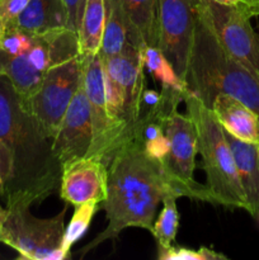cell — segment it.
<instances>
[{
	"mask_svg": "<svg viewBox=\"0 0 259 260\" xmlns=\"http://www.w3.org/2000/svg\"><path fill=\"white\" fill-rule=\"evenodd\" d=\"M36 202L24 192L7 196V208L3 213L4 241L18 251L20 259L65 260L70 254L62 249L66 207L52 218H37L29 212Z\"/></svg>",
	"mask_w": 259,
	"mask_h": 260,
	"instance_id": "5b68a950",
	"label": "cell"
},
{
	"mask_svg": "<svg viewBox=\"0 0 259 260\" xmlns=\"http://www.w3.org/2000/svg\"><path fill=\"white\" fill-rule=\"evenodd\" d=\"M216 37L231 58L259 79V33L250 17L235 8L202 0Z\"/></svg>",
	"mask_w": 259,
	"mask_h": 260,
	"instance_id": "30bf717a",
	"label": "cell"
},
{
	"mask_svg": "<svg viewBox=\"0 0 259 260\" xmlns=\"http://www.w3.org/2000/svg\"><path fill=\"white\" fill-rule=\"evenodd\" d=\"M159 260H228V256L211 249L202 248L189 249L183 246L170 245L167 248H159Z\"/></svg>",
	"mask_w": 259,
	"mask_h": 260,
	"instance_id": "603a6c76",
	"label": "cell"
},
{
	"mask_svg": "<svg viewBox=\"0 0 259 260\" xmlns=\"http://www.w3.org/2000/svg\"><path fill=\"white\" fill-rule=\"evenodd\" d=\"M168 194L180 197L164 165L135 142L122 145L108 164V189L103 202L108 226L81 249V256L116 239L127 228L151 233L157 206Z\"/></svg>",
	"mask_w": 259,
	"mask_h": 260,
	"instance_id": "6da1fadb",
	"label": "cell"
},
{
	"mask_svg": "<svg viewBox=\"0 0 259 260\" xmlns=\"http://www.w3.org/2000/svg\"><path fill=\"white\" fill-rule=\"evenodd\" d=\"M91 140L93 127L90 108L81 80L51 144L53 157L62 167V164L69 160L86 156L90 149Z\"/></svg>",
	"mask_w": 259,
	"mask_h": 260,
	"instance_id": "8fae6325",
	"label": "cell"
},
{
	"mask_svg": "<svg viewBox=\"0 0 259 260\" xmlns=\"http://www.w3.org/2000/svg\"><path fill=\"white\" fill-rule=\"evenodd\" d=\"M185 84L206 107L217 94L243 102L259 116V79L228 55L216 37L202 0L196 3V23Z\"/></svg>",
	"mask_w": 259,
	"mask_h": 260,
	"instance_id": "3957f363",
	"label": "cell"
},
{
	"mask_svg": "<svg viewBox=\"0 0 259 260\" xmlns=\"http://www.w3.org/2000/svg\"><path fill=\"white\" fill-rule=\"evenodd\" d=\"M83 80V56H76L48 69L27 112L38 131L48 140L57 134L62 117Z\"/></svg>",
	"mask_w": 259,
	"mask_h": 260,
	"instance_id": "8992f818",
	"label": "cell"
},
{
	"mask_svg": "<svg viewBox=\"0 0 259 260\" xmlns=\"http://www.w3.org/2000/svg\"><path fill=\"white\" fill-rule=\"evenodd\" d=\"M211 2L225 7L235 8L246 13L250 18L259 15V0H211Z\"/></svg>",
	"mask_w": 259,
	"mask_h": 260,
	"instance_id": "4316f807",
	"label": "cell"
},
{
	"mask_svg": "<svg viewBox=\"0 0 259 260\" xmlns=\"http://www.w3.org/2000/svg\"><path fill=\"white\" fill-rule=\"evenodd\" d=\"M108 189V167L95 156L69 160L61 167L60 196L66 203L80 206L103 203Z\"/></svg>",
	"mask_w": 259,
	"mask_h": 260,
	"instance_id": "7c38bea8",
	"label": "cell"
},
{
	"mask_svg": "<svg viewBox=\"0 0 259 260\" xmlns=\"http://www.w3.org/2000/svg\"><path fill=\"white\" fill-rule=\"evenodd\" d=\"M102 61L104 70L123 91L127 117L131 127L141 114L142 93L146 88L141 50L132 43H127L121 52L111 57H102Z\"/></svg>",
	"mask_w": 259,
	"mask_h": 260,
	"instance_id": "4fadbf2b",
	"label": "cell"
},
{
	"mask_svg": "<svg viewBox=\"0 0 259 260\" xmlns=\"http://www.w3.org/2000/svg\"><path fill=\"white\" fill-rule=\"evenodd\" d=\"M4 241V226H3V216H0V243Z\"/></svg>",
	"mask_w": 259,
	"mask_h": 260,
	"instance_id": "83f0119b",
	"label": "cell"
},
{
	"mask_svg": "<svg viewBox=\"0 0 259 260\" xmlns=\"http://www.w3.org/2000/svg\"><path fill=\"white\" fill-rule=\"evenodd\" d=\"M3 32H4V27H3L2 22H0V38H2V36H3Z\"/></svg>",
	"mask_w": 259,
	"mask_h": 260,
	"instance_id": "f546056e",
	"label": "cell"
},
{
	"mask_svg": "<svg viewBox=\"0 0 259 260\" xmlns=\"http://www.w3.org/2000/svg\"><path fill=\"white\" fill-rule=\"evenodd\" d=\"M106 24V0H86L78 37L81 56L99 55Z\"/></svg>",
	"mask_w": 259,
	"mask_h": 260,
	"instance_id": "ac0fdd59",
	"label": "cell"
},
{
	"mask_svg": "<svg viewBox=\"0 0 259 260\" xmlns=\"http://www.w3.org/2000/svg\"><path fill=\"white\" fill-rule=\"evenodd\" d=\"M128 24V41L141 50L157 46V0H118Z\"/></svg>",
	"mask_w": 259,
	"mask_h": 260,
	"instance_id": "2e32d148",
	"label": "cell"
},
{
	"mask_svg": "<svg viewBox=\"0 0 259 260\" xmlns=\"http://www.w3.org/2000/svg\"><path fill=\"white\" fill-rule=\"evenodd\" d=\"M9 27H15L32 36L53 28L66 27L62 3L61 0H30Z\"/></svg>",
	"mask_w": 259,
	"mask_h": 260,
	"instance_id": "e0dca14e",
	"label": "cell"
},
{
	"mask_svg": "<svg viewBox=\"0 0 259 260\" xmlns=\"http://www.w3.org/2000/svg\"><path fill=\"white\" fill-rule=\"evenodd\" d=\"M255 218H256V220H258V221H259V211H258V213H256V216H255Z\"/></svg>",
	"mask_w": 259,
	"mask_h": 260,
	"instance_id": "1f68e13d",
	"label": "cell"
},
{
	"mask_svg": "<svg viewBox=\"0 0 259 260\" xmlns=\"http://www.w3.org/2000/svg\"><path fill=\"white\" fill-rule=\"evenodd\" d=\"M52 140L38 131L20 104L12 84L0 75V174L4 196L25 192L41 201L56 189L61 165L51 150Z\"/></svg>",
	"mask_w": 259,
	"mask_h": 260,
	"instance_id": "7a4b0ae2",
	"label": "cell"
},
{
	"mask_svg": "<svg viewBox=\"0 0 259 260\" xmlns=\"http://www.w3.org/2000/svg\"><path fill=\"white\" fill-rule=\"evenodd\" d=\"M3 213H4V210H3V208L0 207V216H3Z\"/></svg>",
	"mask_w": 259,
	"mask_h": 260,
	"instance_id": "4dcf8cb0",
	"label": "cell"
},
{
	"mask_svg": "<svg viewBox=\"0 0 259 260\" xmlns=\"http://www.w3.org/2000/svg\"><path fill=\"white\" fill-rule=\"evenodd\" d=\"M128 41V24L118 0H106V24L99 51L101 57H111L121 52Z\"/></svg>",
	"mask_w": 259,
	"mask_h": 260,
	"instance_id": "d6986e66",
	"label": "cell"
},
{
	"mask_svg": "<svg viewBox=\"0 0 259 260\" xmlns=\"http://www.w3.org/2000/svg\"><path fill=\"white\" fill-rule=\"evenodd\" d=\"M30 0H0V22L4 29L24 10Z\"/></svg>",
	"mask_w": 259,
	"mask_h": 260,
	"instance_id": "484cf974",
	"label": "cell"
},
{
	"mask_svg": "<svg viewBox=\"0 0 259 260\" xmlns=\"http://www.w3.org/2000/svg\"><path fill=\"white\" fill-rule=\"evenodd\" d=\"M239 180L246 200V211L255 217L259 211V145L241 141L225 131Z\"/></svg>",
	"mask_w": 259,
	"mask_h": 260,
	"instance_id": "9a60e30c",
	"label": "cell"
},
{
	"mask_svg": "<svg viewBox=\"0 0 259 260\" xmlns=\"http://www.w3.org/2000/svg\"><path fill=\"white\" fill-rule=\"evenodd\" d=\"M32 42V35L15 27H8L0 38V50L9 56H20L29 50Z\"/></svg>",
	"mask_w": 259,
	"mask_h": 260,
	"instance_id": "cb8c5ba5",
	"label": "cell"
},
{
	"mask_svg": "<svg viewBox=\"0 0 259 260\" xmlns=\"http://www.w3.org/2000/svg\"><path fill=\"white\" fill-rule=\"evenodd\" d=\"M83 83L93 127V140L86 156L98 157L108 167L113 155L122 146L123 135L112 122L107 112L101 55L83 56Z\"/></svg>",
	"mask_w": 259,
	"mask_h": 260,
	"instance_id": "9c48e42d",
	"label": "cell"
},
{
	"mask_svg": "<svg viewBox=\"0 0 259 260\" xmlns=\"http://www.w3.org/2000/svg\"><path fill=\"white\" fill-rule=\"evenodd\" d=\"M183 102L187 114L197 131L198 154L203 161L208 192L213 203L246 211V200L239 180L230 145L215 114L192 91L187 90Z\"/></svg>",
	"mask_w": 259,
	"mask_h": 260,
	"instance_id": "277c9868",
	"label": "cell"
},
{
	"mask_svg": "<svg viewBox=\"0 0 259 260\" xmlns=\"http://www.w3.org/2000/svg\"><path fill=\"white\" fill-rule=\"evenodd\" d=\"M211 111L218 123L231 136L241 141L259 145V116L246 104L228 94H217Z\"/></svg>",
	"mask_w": 259,
	"mask_h": 260,
	"instance_id": "5bb4252c",
	"label": "cell"
},
{
	"mask_svg": "<svg viewBox=\"0 0 259 260\" xmlns=\"http://www.w3.org/2000/svg\"><path fill=\"white\" fill-rule=\"evenodd\" d=\"M4 193V187H3V180H2V174H0V194L3 196Z\"/></svg>",
	"mask_w": 259,
	"mask_h": 260,
	"instance_id": "f1b7e54d",
	"label": "cell"
},
{
	"mask_svg": "<svg viewBox=\"0 0 259 260\" xmlns=\"http://www.w3.org/2000/svg\"><path fill=\"white\" fill-rule=\"evenodd\" d=\"M197 0H157V46L185 81L192 50Z\"/></svg>",
	"mask_w": 259,
	"mask_h": 260,
	"instance_id": "ba28073f",
	"label": "cell"
},
{
	"mask_svg": "<svg viewBox=\"0 0 259 260\" xmlns=\"http://www.w3.org/2000/svg\"><path fill=\"white\" fill-rule=\"evenodd\" d=\"M66 17V27L78 33L86 0H61Z\"/></svg>",
	"mask_w": 259,
	"mask_h": 260,
	"instance_id": "d4e9b609",
	"label": "cell"
},
{
	"mask_svg": "<svg viewBox=\"0 0 259 260\" xmlns=\"http://www.w3.org/2000/svg\"><path fill=\"white\" fill-rule=\"evenodd\" d=\"M165 134L169 139L170 149L163 165L172 178L180 197L213 203L207 187L198 184L193 179L198 145L197 131L192 119L188 114L184 116L179 113L178 109H174L165 119Z\"/></svg>",
	"mask_w": 259,
	"mask_h": 260,
	"instance_id": "52a82bcc",
	"label": "cell"
},
{
	"mask_svg": "<svg viewBox=\"0 0 259 260\" xmlns=\"http://www.w3.org/2000/svg\"><path fill=\"white\" fill-rule=\"evenodd\" d=\"M98 202H86L80 206H75V211L69 222L68 228L65 229L62 239V249L66 253L70 254V249L81 236L86 233L94 215L98 212Z\"/></svg>",
	"mask_w": 259,
	"mask_h": 260,
	"instance_id": "7402d4cb",
	"label": "cell"
},
{
	"mask_svg": "<svg viewBox=\"0 0 259 260\" xmlns=\"http://www.w3.org/2000/svg\"><path fill=\"white\" fill-rule=\"evenodd\" d=\"M178 196L168 194L163 198V208L154 223L151 234L156 239L159 248H167L174 244L179 228V213L177 208Z\"/></svg>",
	"mask_w": 259,
	"mask_h": 260,
	"instance_id": "44dd1931",
	"label": "cell"
},
{
	"mask_svg": "<svg viewBox=\"0 0 259 260\" xmlns=\"http://www.w3.org/2000/svg\"><path fill=\"white\" fill-rule=\"evenodd\" d=\"M144 66L156 83L160 84L161 90L175 91L184 95L188 88L184 80L178 76L177 71L163 55L161 51L154 46H145L141 48Z\"/></svg>",
	"mask_w": 259,
	"mask_h": 260,
	"instance_id": "ffe728a7",
	"label": "cell"
}]
</instances>
